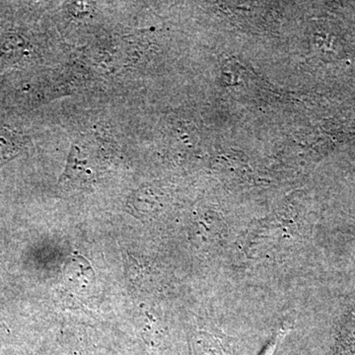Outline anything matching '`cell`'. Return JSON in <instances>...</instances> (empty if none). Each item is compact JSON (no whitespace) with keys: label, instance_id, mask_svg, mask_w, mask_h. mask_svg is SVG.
I'll return each instance as SVG.
<instances>
[{"label":"cell","instance_id":"cell-1","mask_svg":"<svg viewBox=\"0 0 355 355\" xmlns=\"http://www.w3.org/2000/svg\"><path fill=\"white\" fill-rule=\"evenodd\" d=\"M25 139L19 133L0 125V167L15 158L22 150Z\"/></svg>","mask_w":355,"mask_h":355}]
</instances>
